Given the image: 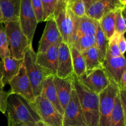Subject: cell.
<instances>
[{
    "instance_id": "6da1fadb",
    "label": "cell",
    "mask_w": 126,
    "mask_h": 126,
    "mask_svg": "<svg viewBox=\"0 0 126 126\" xmlns=\"http://www.w3.org/2000/svg\"><path fill=\"white\" fill-rule=\"evenodd\" d=\"M7 126H34L41 121L34 103L17 94H11L6 108Z\"/></svg>"
},
{
    "instance_id": "7a4b0ae2",
    "label": "cell",
    "mask_w": 126,
    "mask_h": 126,
    "mask_svg": "<svg viewBox=\"0 0 126 126\" xmlns=\"http://www.w3.org/2000/svg\"><path fill=\"white\" fill-rule=\"evenodd\" d=\"M74 87L83 113L86 126H98L99 124V97L86 88L73 73Z\"/></svg>"
},
{
    "instance_id": "3957f363",
    "label": "cell",
    "mask_w": 126,
    "mask_h": 126,
    "mask_svg": "<svg viewBox=\"0 0 126 126\" xmlns=\"http://www.w3.org/2000/svg\"><path fill=\"white\" fill-rule=\"evenodd\" d=\"M36 53L30 47L25 52L23 59L26 73L32 86L34 97L39 95L43 90V82L46 78L54 75L52 71L36 62Z\"/></svg>"
},
{
    "instance_id": "277c9868",
    "label": "cell",
    "mask_w": 126,
    "mask_h": 126,
    "mask_svg": "<svg viewBox=\"0 0 126 126\" xmlns=\"http://www.w3.org/2000/svg\"><path fill=\"white\" fill-rule=\"evenodd\" d=\"M3 25L11 56L16 59H23L25 54L32 46V44L22 32L18 21L6 22Z\"/></svg>"
},
{
    "instance_id": "5b68a950",
    "label": "cell",
    "mask_w": 126,
    "mask_h": 126,
    "mask_svg": "<svg viewBox=\"0 0 126 126\" xmlns=\"http://www.w3.org/2000/svg\"><path fill=\"white\" fill-rule=\"evenodd\" d=\"M53 18L55 20L63 41L70 47L75 37L76 16L69 9L66 3L59 0Z\"/></svg>"
},
{
    "instance_id": "8992f818",
    "label": "cell",
    "mask_w": 126,
    "mask_h": 126,
    "mask_svg": "<svg viewBox=\"0 0 126 126\" xmlns=\"http://www.w3.org/2000/svg\"><path fill=\"white\" fill-rule=\"evenodd\" d=\"M119 92L116 84L111 83L98 94L99 124L98 126H110L114 100Z\"/></svg>"
},
{
    "instance_id": "52a82bcc",
    "label": "cell",
    "mask_w": 126,
    "mask_h": 126,
    "mask_svg": "<svg viewBox=\"0 0 126 126\" xmlns=\"http://www.w3.org/2000/svg\"><path fill=\"white\" fill-rule=\"evenodd\" d=\"M34 106L46 126H63V114L41 94L34 98Z\"/></svg>"
},
{
    "instance_id": "ba28073f",
    "label": "cell",
    "mask_w": 126,
    "mask_h": 126,
    "mask_svg": "<svg viewBox=\"0 0 126 126\" xmlns=\"http://www.w3.org/2000/svg\"><path fill=\"white\" fill-rule=\"evenodd\" d=\"M18 22L22 32L30 43L33 42L38 22L32 8L31 0H21Z\"/></svg>"
},
{
    "instance_id": "9c48e42d",
    "label": "cell",
    "mask_w": 126,
    "mask_h": 126,
    "mask_svg": "<svg viewBox=\"0 0 126 126\" xmlns=\"http://www.w3.org/2000/svg\"><path fill=\"white\" fill-rule=\"evenodd\" d=\"M63 126H86L75 87L71 92L69 102L64 109Z\"/></svg>"
},
{
    "instance_id": "30bf717a",
    "label": "cell",
    "mask_w": 126,
    "mask_h": 126,
    "mask_svg": "<svg viewBox=\"0 0 126 126\" xmlns=\"http://www.w3.org/2000/svg\"><path fill=\"white\" fill-rule=\"evenodd\" d=\"M9 84L11 86L10 91L12 94L19 95L28 102L34 103L35 97L33 94L32 86L26 73L23 61L17 75L11 79Z\"/></svg>"
},
{
    "instance_id": "8fae6325",
    "label": "cell",
    "mask_w": 126,
    "mask_h": 126,
    "mask_svg": "<svg viewBox=\"0 0 126 126\" xmlns=\"http://www.w3.org/2000/svg\"><path fill=\"white\" fill-rule=\"evenodd\" d=\"M102 66L111 83L119 87L123 73L126 70V63L124 55L113 57L107 49L105 58L102 62Z\"/></svg>"
},
{
    "instance_id": "7c38bea8",
    "label": "cell",
    "mask_w": 126,
    "mask_h": 126,
    "mask_svg": "<svg viewBox=\"0 0 126 126\" xmlns=\"http://www.w3.org/2000/svg\"><path fill=\"white\" fill-rule=\"evenodd\" d=\"M77 79L86 88L97 94H99L110 84L103 66Z\"/></svg>"
},
{
    "instance_id": "4fadbf2b",
    "label": "cell",
    "mask_w": 126,
    "mask_h": 126,
    "mask_svg": "<svg viewBox=\"0 0 126 126\" xmlns=\"http://www.w3.org/2000/svg\"><path fill=\"white\" fill-rule=\"evenodd\" d=\"M124 7L119 0H97L86 8V16L99 21L106 14Z\"/></svg>"
},
{
    "instance_id": "5bb4252c",
    "label": "cell",
    "mask_w": 126,
    "mask_h": 126,
    "mask_svg": "<svg viewBox=\"0 0 126 126\" xmlns=\"http://www.w3.org/2000/svg\"><path fill=\"white\" fill-rule=\"evenodd\" d=\"M73 74L71 52L69 46L62 41L59 47L57 68L56 75L60 78H66Z\"/></svg>"
},
{
    "instance_id": "9a60e30c",
    "label": "cell",
    "mask_w": 126,
    "mask_h": 126,
    "mask_svg": "<svg viewBox=\"0 0 126 126\" xmlns=\"http://www.w3.org/2000/svg\"><path fill=\"white\" fill-rule=\"evenodd\" d=\"M63 41L62 36L44 53H36V62L45 68L52 71L55 75L57 68V59L59 47Z\"/></svg>"
},
{
    "instance_id": "2e32d148",
    "label": "cell",
    "mask_w": 126,
    "mask_h": 126,
    "mask_svg": "<svg viewBox=\"0 0 126 126\" xmlns=\"http://www.w3.org/2000/svg\"><path fill=\"white\" fill-rule=\"evenodd\" d=\"M61 37L54 18L46 21L41 38L39 42L38 54L44 53L48 50Z\"/></svg>"
},
{
    "instance_id": "e0dca14e",
    "label": "cell",
    "mask_w": 126,
    "mask_h": 126,
    "mask_svg": "<svg viewBox=\"0 0 126 126\" xmlns=\"http://www.w3.org/2000/svg\"><path fill=\"white\" fill-rule=\"evenodd\" d=\"M53 79L59 102L64 110L69 102L71 92L74 88L73 74L66 78H60L54 75Z\"/></svg>"
},
{
    "instance_id": "ac0fdd59",
    "label": "cell",
    "mask_w": 126,
    "mask_h": 126,
    "mask_svg": "<svg viewBox=\"0 0 126 126\" xmlns=\"http://www.w3.org/2000/svg\"><path fill=\"white\" fill-rule=\"evenodd\" d=\"M98 26V21L87 16H84L82 17H77L76 16L74 39L81 36H95Z\"/></svg>"
},
{
    "instance_id": "d6986e66",
    "label": "cell",
    "mask_w": 126,
    "mask_h": 126,
    "mask_svg": "<svg viewBox=\"0 0 126 126\" xmlns=\"http://www.w3.org/2000/svg\"><path fill=\"white\" fill-rule=\"evenodd\" d=\"M2 62V82L4 86L9 84L11 79L17 75L23 59H16L9 56L1 60Z\"/></svg>"
},
{
    "instance_id": "ffe728a7",
    "label": "cell",
    "mask_w": 126,
    "mask_h": 126,
    "mask_svg": "<svg viewBox=\"0 0 126 126\" xmlns=\"http://www.w3.org/2000/svg\"><path fill=\"white\" fill-rule=\"evenodd\" d=\"M21 0H0L2 16V23L18 21Z\"/></svg>"
},
{
    "instance_id": "44dd1931",
    "label": "cell",
    "mask_w": 126,
    "mask_h": 126,
    "mask_svg": "<svg viewBox=\"0 0 126 126\" xmlns=\"http://www.w3.org/2000/svg\"><path fill=\"white\" fill-rule=\"evenodd\" d=\"M53 76L54 75H52L44 79L43 82L41 94L44 95V97L55 107V108L62 114H63L64 110L60 105L59 98H58L57 92L56 89L54 85Z\"/></svg>"
},
{
    "instance_id": "7402d4cb",
    "label": "cell",
    "mask_w": 126,
    "mask_h": 126,
    "mask_svg": "<svg viewBox=\"0 0 126 126\" xmlns=\"http://www.w3.org/2000/svg\"><path fill=\"white\" fill-rule=\"evenodd\" d=\"M81 54L83 56L86 65V75L102 66V63L98 57V51L95 46L86 50Z\"/></svg>"
},
{
    "instance_id": "603a6c76",
    "label": "cell",
    "mask_w": 126,
    "mask_h": 126,
    "mask_svg": "<svg viewBox=\"0 0 126 126\" xmlns=\"http://www.w3.org/2000/svg\"><path fill=\"white\" fill-rule=\"evenodd\" d=\"M116 11L106 14L98 21L100 27L106 38L109 40L115 33V17Z\"/></svg>"
},
{
    "instance_id": "cb8c5ba5",
    "label": "cell",
    "mask_w": 126,
    "mask_h": 126,
    "mask_svg": "<svg viewBox=\"0 0 126 126\" xmlns=\"http://www.w3.org/2000/svg\"><path fill=\"white\" fill-rule=\"evenodd\" d=\"M110 126H126V113L121 104L119 92L114 100Z\"/></svg>"
},
{
    "instance_id": "d4e9b609",
    "label": "cell",
    "mask_w": 126,
    "mask_h": 126,
    "mask_svg": "<svg viewBox=\"0 0 126 126\" xmlns=\"http://www.w3.org/2000/svg\"><path fill=\"white\" fill-rule=\"evenodd\" d=\"M73 73L77 78L81 77L86 73V65L83 56L75 47H70Z\"/></svg>"
},
{
    "instance_id": "484cf974",
    "label": "cell",
    "mask_w": 126,
    "mask_h": 126,
    "mask_svg": "<svg viewBox=\"0 0 126 126\" xmlns=\"http://www.w3.org/2000/svg\"><path fill=\"white\" fill-rule=\"evenodd\" d=\"M95 46L97 48L99 59L102 63L105 58L107 49H108V39L106 38L104 33L102 32V29L100 27V25L98 27L97 32L95 34Z\"/></svg>"
},
{
    "instance_id": "4316f807",
    "label": "cell",
    "mask_w": 126,
    "mask_h": 126,
    "mask_svg": "<svg viewBox=\"0 0 126 126\" xmlns=\"http://www.w3.org/2000/svg\"><path fill=\"white\" fill-rule=\"evenodd\" d=\"M95 44V36H81L74 39L71 46L75 47L79 52L82 54L88 49L94 46Z\"/></svg>"
},
{
    "instance_id": "83f0119b",
    "label": "cell",
    "mask_w": 126,
    "mask_h": 126,
    "mask_svg": "<svg viewBox=\"0 0 126 126\" xmlns=\"http://www.w3.org/2000/svg\"><path fill=\"white\" fill-rule=\"evenodd\" d=\"M9 56H11V54L6 31L3 23H0V59L2 60Z\"/></svg>"
},
{
    "instance_id": "f1b7e54d",
    "label": "cell",
    "mask_w": 126,
    "mask_h": 126,
    "mask_svg": "<svg viewBox=\"0 0 126 126\" xmlns=\"http://www.w3.org/2000/svg\"><path fill=\"white\" fill-rule=\"evenodd\" d=\"M126 7L116 10L115 17V32L118 34H124L126 30L125 18Z\"/></svg>"
},
{
    "instance_id": "f546056e",
    "label": "cell",
    "mask_w": 126,
    "mask_h": 126,
    "mask_svg": "<svg viewBox=\"0 0 126 126\" xmlns=\"http://www.w3.org/2000/svg\"><path fill=\"white\" fill-rule=\"evenodd\" d=\"M66 5L69 9L77 17L86 16V7L82 0H71Z\"/></svg>"
},
{
    "instance_id": "4dcf8cb0",
    "label": "cell",
    "mask_w": 126,
    "mask_h": 126,
    "mask_svg": "<svg viewBox=\"0 0 126 126\" xmlns=\"http://www.w3.org/2000/svg\"><path fill=\"white\" fill-rule=\"evenodd\" d=\"M44 11V22L53 18L59 0H41Z\"/></svg>"
},
{
    "instance_id": "1f68e13d",
    "label": "cell",
    "mask_w": 126,
    "mask_h": 126,
    "mask_svg": "<svg viewBox=\"0 0 126 126\" xmlns=\"http://www.w3.org/2000/svg\"><path fill=\"white\" fill-rule=\"evenodd\" d=\"M118 34L115 32L113 36L108 40V50L113 57H119L121 55L118 44Z\"/></svg>"
},
{
    "instance_id": "d6a6232c",
    "label": "cell",
    "mask_w": 126,
    "mask_h": 126,
    "mask_svg": "<svg viewBox=\"0 0 126 126\" xmlns=\"http://www.w3.org/2000/svg\"><path fill=\"white\" fill-rule=\"evenodd\" d=\"M32 8L35 14L38 23L44 22V11L41 0H31Z\"/></svg>"
},
{
    "instance_id": "836d02e7",
    "label": "cell",
    "mask_w": 126,
    "mask_h": 126,
    "mask_svg": "<svg viewBox=\"0 0 126 126\" xmlns=\"http://www.w3.org/2000/svg\"><path fill=\"white\" fill-rule=\"evenodd\" d=\"M11 94V91H6L4 88L0 87V111L5 114L7 106V100Z\"/></svg>"
},
{
    "instance_id": "e575fe53",
    "label": "cell",
    "mask_w": 126,
    "mask_h": 126,
    "mask_svg": "<svg viewBox=\"0 0 126 126\" xmlns=\"http://www.w3.org/2000/svg\"><path fill=\"white\" fill-rule=\"evenodd\" d=\"M118 44L121 54V55H124L126 50V42L125 37H124V34H118Z\"/></svg>"
},
{
    "instance_id": "d590c367",
    "label": "cell",
    "mask_w": 126,
    "mask_h": 126,
    "mask_svg": "<svg viewBox=\"0 0 126 126\" xmlns=\"http://www.w3.org/2000/svg\"><path fill=\"white\" fill-rule=\"evenodd\" d=\"M119 91H124L126 90V70L123 73L120 80V83L119 85Z\"/></svg>"
},
{
    "instance_id": "8d00e7d4",
    "label": "cell",
    "mask_w": 126,
    "mask_h": 126,
    "mask_svg": "<svg viewBox=\"0 0 126 126\" xmlns=\"http://www.w3.org/2000/svg\"><path fill=\"white\" fill-rule=\"evenodd\" d=\"M2 62H1V60L0 59V87L1 88H4L3 84L2 82Z\"/></svg>"
},
{
    "instance_id": "74e56055",
    "label": "cell",
    "mask_w": 126,
    "mask_h": 126,
    "mask_svg": "<svg viewBox=\"0 0 126 126\" xmlns=\"http://www.w3.org/2000/svg\"><path fill=\"white\" fill-rule=\"evenodd\" d=\"M82 1H83L85 6H86V7L87 8L88 6H89L90 5L93 4L94 2H95V1H97V0H82Z\"/></svg>"
},
{
    "instance_id": "f35d334b",
    "label": "cell",
    "mask_w": 126,
    "mask_h": 126,
    "mask_svg": "<svg viewBox=\"0 0 126 126\" xmlns=\"http://www.w3.org/2000/svg\"><path fill=\"white\" fill-rule=\"evenodd\" d=\"M34 126H46V125L41 121H38V123H36L35 125Z\"/></svg>"
},
{
    "instance_id": "ab89813d",
    "label": "cell",
    "mask_w": 126,
    "mask_h": 126,
    "mask_svg": "<svg viewBox=\"0 0 126 126\" xmlns=\"http://www.w3.org/2000/svg\"><path fill=\"white\" fill-rule=\"evenodd\" d=\"M2 12H1V7H0V23H2Z\"/></svg>"
},
{
    "instance_id": "60d3db41",
    "label": "cell",
    "mask_w": 126,
    "mask_h": 126,
    "mask_svg": "<svg viewBox=\"0 0 126 126\" xmlns=\"http://www.w3.org/2000/svg\"><path fill=\"white\" fill-rule=\"evenodd\" d=\"M119 1L121 2V3L123 5H124V6H126V0H119Z\"/></svg>"
},
{
    "instance_id": "b9f144b4",
    "label": "cell",
    "mask_w": 126,
    "mask_h": 126,
    "mask_svg": "<svg viewBox=\"0 0 126 126\" xmlns=\"http://www.w3.org/2000/svg\"><path fill=\"white\" fill-rule=\"evenodd\" d=\"M62 1H63V2H65V3H66V4H68L69 2L71 1V0H62Z\"/></svg>"
}]
</instances>
